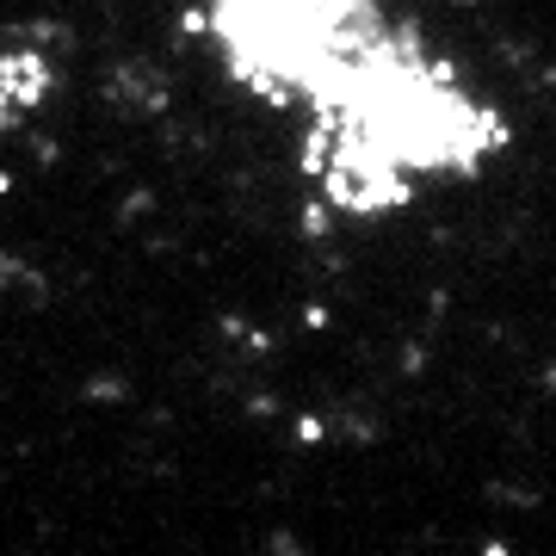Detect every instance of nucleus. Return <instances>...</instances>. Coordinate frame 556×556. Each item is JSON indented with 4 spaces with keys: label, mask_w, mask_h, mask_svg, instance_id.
Returning a JSON list of instances; mask_svg holds the SVG:
<instances>
[{
    "label": "nucleus",
    "mask_w": 556,
    "mask_h": 556,
    "mask_svg": "<svg viewBox=\"0 0 556 556\" xmlns=\"http://www.w3.org/2000/svg\"><path fill=\"white\" fill-rule=\"evenodd\" d=\"M298 118L303 186L346 223L402 217L420 192L464 186L514 149L507 112L402 13L321 80Z\"/></svg>",
    "instance_id": "nucleus-1"
},
{
    "label": "nucleus",
    "mask_w": 556,
    "mask_h": 556,
    "mask_svg": "<svg viewBox=\"0 0 556 556\" xmlns=\"http://www.w3.org/2000/svg\"><path fill=\"white\" fill-rule=\"evenodd\" d=\"M390 20V0H204L223 75L273 112H298Z\"/></svg>",
    "instance_id": "nucleus-2"
},
{
    "label": "nucleus",
    "mask_w": 556,
    "mask_h": 556,
    "mask_svg": "<svg viewBox=\"0 0 556 556\" xmlns=\"http://www.w3.org/2000/svg\"><path fill=\"white\" fill-rule=\"evenodd\" d=\"M62 56L50 38H7L0 43V137H13L56 100Z\"/></svg>",
    "instance_id": "nucleus-3"
}]
</instances>
